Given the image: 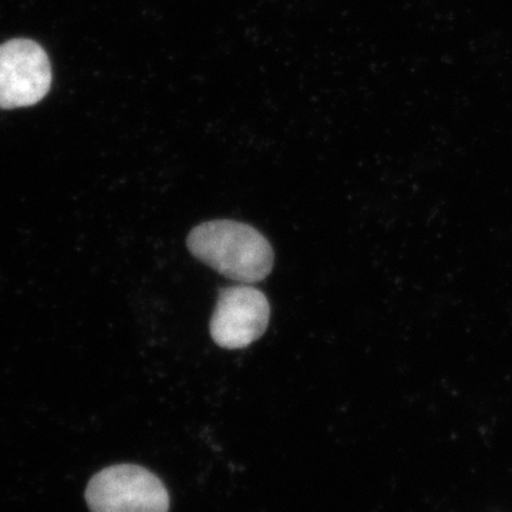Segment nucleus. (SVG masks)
Instances as JSON below:
<instances>
[{
	"instance_id": "nucleus-4",
	"label": "nucleus",
	"mask_w": 512,
	"mask_h": 512,
	"mask_svg": "<svg viewBox=\"0 0 512 512\" xmlns=\"http://www.w3.org/2000/svg\"><path fill=\"white\" fill-rule=\"evenodd\" d=\"M271 318V306L254 286L222 289L210 323L212 339L221 348L244 349L264 335Z\"/></svg>"
},
{
	"instance_id": "nucleus-2",
	"label": "nucleus",
	"mask_w": 512,
	"mask_h": 512,
	"mask_svg": "<svg viewBox=\"0 0 512 512\" xmlns=\"http://www.w3.org/2000/svg\"><path fill=\"white\" fill-rule=\"evenodd\" d=\"M86 501L92 512H168L170 495L163 481L134 464L104 468L90 480Z\"/></svg>"
},
{
	"instance_id": "nucleus-3",
	"label": "nucleus",
	"mask_w": 512,
	"mask_h": 512,
	"mask_svg": "<svg viewBox=\"0 0 512 512\" xmlns=\"http://www.w3.org/2000/svg\"><path fill=\"white\" fill-rule=\"evenodd\" d=\"M52 87V66L45 49L29 39L0 45V109L30 107Z\"/></svg>"
},
{
	"instance_id": "nucleus-1",
	"label": "nucleus",
	"mask_w": 512,
	"mask_h": 512,
	"mask_svg": "<svg viewBox=\"0 0 512 512\" xmlns=\"http://www.w3.org/2000/svg\"><path fill=\"white\" fill-rule=\"evenodd\" d=\"M195 258L241 284L264 281L274 268V249L251 225L217 220L198 225L187 238Z\"/></svg>"
}]
</instances>
